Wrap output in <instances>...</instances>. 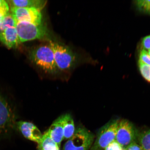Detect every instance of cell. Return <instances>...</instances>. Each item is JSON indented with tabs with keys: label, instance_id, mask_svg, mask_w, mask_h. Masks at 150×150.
<instances>
[{
	"label": "cell",
	"instance_id": "cell-19",
	"mask_svg": "<svg viewBox=\"0 0 150 150\" xmlns=\"http://www.w3.org/2000/svg\"><path fill=\"white\" fill-rule=\"evenodd\" d=\"M139 61L150 66V56L146 50L142 49L140 52Z\"/></svg>",
	"mask_w": 150,
	"mask_h": 150
},
{
	"label": "cell",
	"instance_id": "cell-24",
	"mask_svg": "<svg viewBox=\"0 0 150 150\" xmlns=\"http://www.w3.org/2000/svg\"><path fill=\"white\" fill-rule=\"evenodd\" d=\"M0 8H3L9 10L8 3L4 0H0Z\"/></svg>",
	"mask_w": 150,
	"mask_h": 150
},
{
	"label": "cell",
	"instance_id": "cell-22",
	"mask_svg": "<svg viewBox=\"0 0 150 150\" xmlns=\"http://www.w3.org/2000/svg\"><path fill=\"white\" fill-rule=\"evenodd\" d=\"M125 150H142L141 147L138 142H135L130 144L125 149Z\"/></svg>",
	"mask_w": 150,
	"mask_h": 150
},
{
	"label": "cell",
	"instance_id": "cell-14",
	"mask_svg": "<svg viewBox=\"0 0 150 150\" xmlns=\"http://www.w3.org/2000/svg\"><path fill=\"white\" fill-rule=\"evenodd\" d=\"M38 144L39 150H59V147L52 140L47 131L42 135Z\"/></svg>",
	"mask_w": 150,
	"mask_h": 150
},
{
	"label": "cell",
	"instance_id": "cell-15",
	"mask_svg": "<svg viewBox=\"0 0 150 150\" xmlns=\"http://www.w3.org/2000/svg\"><path fill=\"white\" fill-rule=\"evenodd\" d=\"M137 142L142 150H150V129L138 132Z\"/></svg>",
	"mask_w": 150,
	"mask_h": 150
},
{
	"label": "cell",
	"instance_id": "cell-5",
	"mask_svg": "<svg viewBox=\"0 0 150 150\" xmlns=\"http://www.w3.org/2000/svg\"><path fill=\"white\" fill-rule=\"evenodd\" d=\"M49 45L53 52L57 68L64 70L73 66L76 61V57L70 49L57 43L50 42Z\"/></svg>",
	"mask_w": 150,
	"mask_h": 150
},
{
	"label": "cell",
	"instance_id": "cell-10",
	"mask_svg": "<svg viewBox=\"0 0 150 150\" xmlns=\"http://www.w3.org/2000/svg\"><path fill=\"white\" fill-rule=\"evenodd\" d=\"M47 132L52 140L60 148L61 142L64 139L63 115L58 117L52 123Z\"/></svg>",
	"mask_w": 150,
	"mask_h": 150
},
{
	"label": "cell",
	"instance_id": "cell-23",
	"mask_svg": "<svg viewBox=\"0 0 150 150\" xmlns=\"http://www.w3.org/2000/svg\"><path fill=\"white\" fill-rule=\"evenodd\" d=\"M9 11L3 8H0V22H1L5 16L8 14Z\"/></svg>",
	"mask_w": 150,
	"mask_h": 150
},
{
	"label": "cell",
	"instance_id": "cell-17",
	"mask_svg": "<svg viewBox=\"0 0 150 150\" xmlns=\"http://www.w3.org/2000/svg\"><path fill=\"white\" fill-rule=\"evenodd\" d=\"M139 10L145 13L150 15V0H139L135 1Z\"/></svg>",
	"mask_w": 150,
	"mask_h": 150
},
{
	"label": "cell",
	"instance_id": "cell-20",
	"mask_svg": "<svg viewBox=\"0 0 150 150\" xmlns=\"http://www.w3.org/2000/svg\"><path fill=\"white\" fill-rule=\"evenodd\" d=\"M124 149L115 140L107 146L104 150H123Z\"/></svg>",
	"mask_w": 150,
	"mask_h": 150
},
{
	"label": "cell",
	"instance_id": "cell-7",
	"mask_svg": "<svg viewBox=\"0 0 150 150\" xmlns=\"http://www.w3.org/2000/svg\"><path fill=\"white\" fill-rule=\"evenodd\" d=\"M13 16L17 22H24L40 25L42 24V16L40 10L34 7L11 8Z\"/></svg>",
	"mask_w": 150,
	"mask_h": 150
},
{
	"label": "cell",
	"instance_id": "cell-25",
	"mask_svg": "<svg viewBox=\"0 0 150 150\" xmlns=\"http://www.w3.org/2000/svg\"><path fill=\"white\" fill-rule=\"evenodd\" d=\"M148 53H149V55L150 56V50H149V52H148Z\"/></svg>",
	"mask_w": 150,
	"mask_h": 150
},
{
	"label": "cell",
	"instance_id": "cell-4",
	"mask_svg": "<svg viewBox=\"0 0 150 150\" xmlns=\"http://www.w3.org/2000/svg\"><path fill=\"white\" fill-rule=\"evenodd\" d=\"M119 121L112 120L100 129L91 150H104L108 145L115 140Z\"/></svg>",
	"mask_w": 150,
	"mask_h": 150
},
{
	"label": "cell",
	"instance_id": "cell-3",
	"mask_svg": "<svg viewBox=\"0 0 150 150\" xmlns=\"http://www.w3.org/2000/svg\"><path fill=\"white\" fill-rule=\"evenodd\" d=\"M94 139L92 133L85 128L79 127L66 142L63 150H88L92 146Z\"/></svg>",
	"mask_w": 150,
	"mask_h": 150
},
{
	"label": "cell",
	"instance_id": "cell-16",
	"mask_svg": "<svg viewBox=\"0 0 150 150\" xmlns=\"http://www.w3.org/2000/svg\"><path fill=\"white\" fill-rule=\"evenodd\" d=\"M17 22L11 14H7L0 22V33L7 28L16 27Z\"/></svg>",
	"mask_w": 150,
	"mask_h": 150
},
{
	"label": "cell",
	"instance_id": "cell-2",
	"mask_svg": "<svg viewBox=\"0 0 150 150\" xmlns=\"http://www.w3.org/2000/svg\"><path fill=\"white\" fill-rule=\"evenodd\" d=\"M16 28L20 42L41 39L48 36L47 30L41 24L35 25L24 22H18Z\"/></svg>",
	"mask_w": 150,
	"mask_h": 150
},
{
	"label": "cell",
	"instance_id": "cell-21",
	"mask_svg": "<svg viewBox=\"0 0 150 150\" xmlns=\"http://www.w3.org/2000/svg\"><path fill=\"white\" fill-rule=\"evenodd\" d=\"M142 49L147 51L150 50V35L144 37L142 39Z\"/></svg>",
	"mask_w": 150,
	"mask_h": 150
},
{
	"label": "cell",
	"instance_id": "cell-26",
	"mask_svg": "<svg viewBox=\"0 0 150 150\" xmlns=\"http://www.w3.org/2000/svg\"><path fill=\"white\" fill-rule=\"evenodd\" d=\"M123 150H125V149H124Z\"/></svg>",
	"mask_w": 150,
	"mask_h": 150
},
{
	"label": "cell",
	"instance_id": "cell-8",
	"mask_svg": "<svg viewBox=\"0 0 150 150\" xmlns=\"http://www.w3.org/2000/svg\"><path fill=\"white\" fill-rule=\"evenodd\" d=\"M13 112L8 102L0 94V131H3L12 124Z\"/></svg>",
	"mask_w": 150,
	"mask_h": 150
},
{
	"label": "cell",
	"instance_id": "cell-11",
	"mask_svg": "<svg viewBox=\"0 0 150 150\" xmlns=\"http://www.w3.org/2000/svg\"><path fill=\"white\" fill-rule=\"evenodd\" d=\"M0 41L7 47H16L20 42L16 27L7 28L0 33Z\"/></svg>",
	"mask_w": 150,
	"mask_h": 150
},
{
	"label": "cell",
	"instance_id": "cell-18",
	"mask_svg": "<svg viewBox=\"0 0 150 150\" xmlns=\"http://www.w3.org/2000/svg\"><path fill=\"white\" fill-rule=\"evenodd\" d=\"M139 67L141 74L145 79L150 83V66L139 60Z\"/></svg>",
	"mask_w": 150,
	"mask_h": 150
},
{
	"label": "cell",
	"instance_id": "cell-13",
	"mask_svg": "<svg viewBox=\"0 0 150 150\" xmlns=\"http://www.w3.org/2000/svg\"><path fill=\"white\" fill-rule=\"evenodd\" d=\"M64 137L65 139L70 138L75 132L74 122L70 114L63 115Z\"/></svg>",
	"mask_w": 150,
	"mask_h": 150
},
{
	"label": "cell",
	"instance_id": "cell-9",
	"mask_svg": "<svg viewBox=\"0 0 150 150\" xmlns=\"http://www.w3.org/2000/svg\"><path fill=\"white\" fill-rule=\"evenodd\" d=\"M18 128L26 138L39 144L42 135L40 131L33 123L29 122L19 121L17 123Z\"/></svg>",
	"mask_w": 150,
	"mask_h": 150
},
{
	"label": "cell",
	"instance_id": "cell-12",
	"mask_svg": "<svg viewBox=\"0 0 150 150\" xmlns=\"http://www.w3.org/2000/svg\"><path fill=\"white\" fill-rule=\"evenodd\" d=\"M7 1L9 2L12 7H34L40 11L44 8L47 3V1L42 0H12Z\"/></svg>",
	"mask_w": 150,
	"mask_h": 150
},
{
	"label": "cell",
	"instance_id": "cell-6",
	"mask_svg": "<svg viewBox=\"0 0 150 150\" xmlns=\"http://www.w3.org/2000/svg\"><path fill=\"white\" fill-rule=\"evenodd\" d=\"M138 131L132 123L126 120L119 122L115 141L124 149L134 142H137Z\"/></svg>",
	"mask_w": 150,
	"mask_h": 150
},
{
	"label": "cell",
	"instance_id": "cell-1",
	"mask_svg": "<svg viewBox=\"0 0 150 150\" xmlns=\"http://www.w3.org/2000/svg\"><path fill=\"white\" fill-rule=\"evenodd\" d=\"M30 57L34 63L45 71L53 72L57 70L54 52L50 45L35 48L30 53Z\"/></svg>",
	"mask_w": 150,
	"mask_h": 150
}]
</instances>
